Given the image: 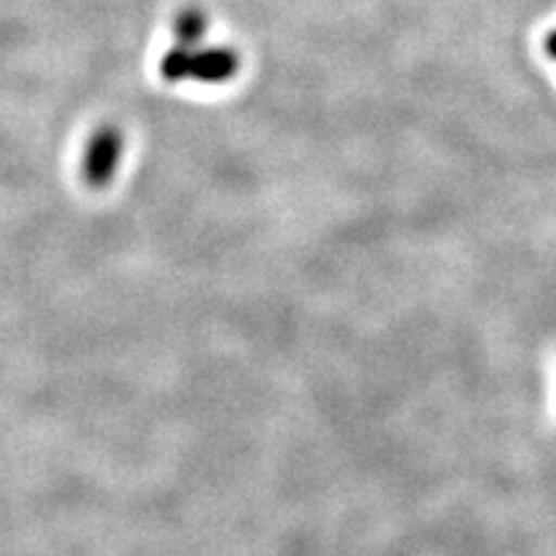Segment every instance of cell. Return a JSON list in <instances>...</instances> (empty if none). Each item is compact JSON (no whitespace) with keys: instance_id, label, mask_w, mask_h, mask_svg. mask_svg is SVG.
I'll return each instance as SVG.
<instances>
[{"instance_id":"1","label":"cell","mask_w":556,"mask_h":556,"mask_svg":"<svg viewBox=\"0 0 556 556\" xmlns=\"http://www.w3.org/2000/svg\"><path fill=\"white\" fill-rule=\"evenodd\" d=\"M240 70L238 52L229 47H208V50H193V47L176 45L160 60V75L168 83H180L186 78L201 83H227Z\"/></svg>"},{"instance_id":"2","label":"cell","mask_w":556,"mask_h":556,"mask_svg":"<svg viewBox=\"0 0 556 556\" xmlns=\"http://www.w3.org/2000/svg\"><path fill=\"white\" fill-rule=\"evenodd\" d=\"M122 150H124L122 131L111 127V124L96 129L93 135H90L86 152H83V165H80L83 178H86L90 189H103V186L111 184L116 168H119Z\"/></svg>"},{"instance_id":"3","label":"cell","mask_w":556,"mask_h":556,"mask_svg":"<svg viewBox=\"0 0 556 556\" xmlns=\"http://www.w3.org/2000/svg\"><path fill=\"white\" fill-rule=\"evenodd\" d=\"M208 29V21L204 16V11L199 9H184L176 16V24H173V34H176L178 45L184 47H193L197 41H201Z\"/></svg>"},{"instance_id":"4","label":"cell","mask_w":556,"mask_h":556,"mask_svg":"<svg viewBox=\"0 0 556 556\" xmlns=\"http://www.w3.org/2000/svg\"><path fill=\"white\" fill-rule=\"evenodd\" d=\"M544 50H546L548 58L556 60V29L546 34V39H544Z\"/></svg>"}]
</instances>
